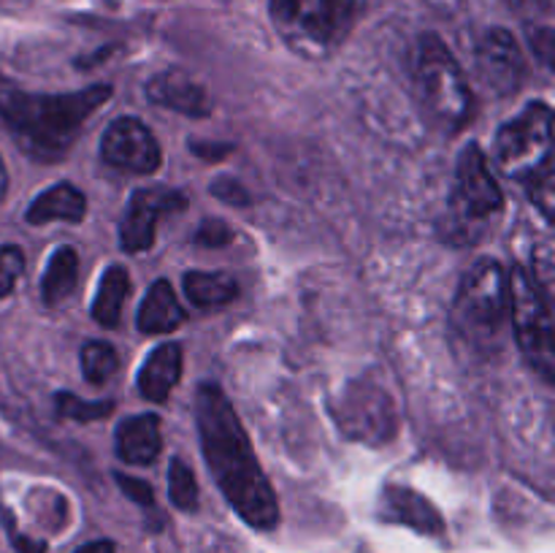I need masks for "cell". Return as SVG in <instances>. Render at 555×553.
<instances>
[{
	"label": "cell",
	"instance_id": "6da1fadb",
	"mask_svg": "<svg viewBox=\"0 0 555 553\" xmlns=\"http://www.w3.org/2000/svg\"><path fill=\"white\" fill-rule=\"evenodd\" d=\"M195 423H198L201 450L222 497L253 529H274L280 524L274 488L258 455L253 453L236 410L215 383H204L195 394Z\"/></svg>",
	"mask_w": 555,
	"mask_h": 553
},
{
	"label": "cell",
	"instance_id": "7a4b0ae2",
	"mask_svg": "<svg viewBox=\"0 0 555 553\" xmlns=\"http://www.w3.org/2000/svg\"><path fill=\"white\" fill-rule=\"evenodd\" d=\"M112 98L108 85L79 92H27L0 76V119L20 150L36 163H57L70 152L87 119Z\"/></svg>",
	"mask_w": 555,
	"mask_h": 553
},
{
	"label": "cell",
	"instance_id": "3957f363",
	"mask_svg": "<svg viewBox=\"0 0 555 553\" xmlns=\"http://www.w3.org/2000/svg\"><path fill=\"white\" fill-rule=\"evenodd\" d=\"M415 81L423 112L437 128H442L444 133H459L464 125L472 123L475 98L464 68L434 33H426L417 43Z\"/></svg>",
	"mask_w": 555,
	"mask_h": 553
},
{
	"label": "cell",
	"instance_id": "277c9868",
	"mask_svg": "<svg viewBox=\"0 0 555 553\" xmlns=\"http://www.w3.org/2000/svg\"><path fill=\"white\" fill-rule=\"evenodd\" d=\"M271 22L293 52L328 57L350 36L358 0H269Z\"/></svg>",
	"mask_w": 555,
	"mask_h": 553
},
{
	"label": "cell",
	"instance_id": "5b68a950",
	"mask_svg": "<svg viewBox=\"0 0 555 553\" xmlns=\"http://www.w3.org/2000/svg\"><path fill=\"white\" fill-rule=\"evenodd\" d=\"M502 206V188L493 179L486 155L480 146L469 144L461 152L459 168H455V190L444 211L442 239L455 247L475 244L480 239L482 222L491 215H499Z\"/></svg>",
	"mask_w": 555,
	"mask_h": 553
},
{
	"label": "cell",
	"instance_id": "8992f818",
	"mask_svg": "<svg viewBox=\"0 0 555 553\" xmlns=\"http://www.w3.org/2000/svg\"><path fill=\"white\" fill-rule=\"evenodd\" d=\"M509 271L499 260L482 258L472 266L455 293L453 320L472 342H488L509 320Z\"/></svg>",
	"mask_w": 555,
	"mask_h": 553
},
{
	"label": "cell",
	"instance_id": "52a82bcc",
	"mask_svg": "<svg viewBox=\"0 0 555 553\" xmlns=\"http://www.w3.org/2000/svg\"><path fill=\"white\" fill-rule=\"evenodd\" d=\"M509 276V320L520 352L545 383L555 380L553 314L545 287L537 285L526 266H515Z\"/></svg>",
	"mask_w": 555,
	"mask_h": 553
},
{
	"label": "cell",
	"instance_id": "ba28073f",
	"mask_svg": "<svg viewBox=\"0 0 555 553\" xmlns=\"http://www.w3.org/2000/svg\"><path fill=\"white\" fill-rule=\"evenodd\" d=\"M496 155L504 171L520 182L540 168L553 166L551 103L531 101L518 117L504 123L496 133Z\"/></svg>",
	"mask_w": 555,
	"mask_h": 553
},
{
	"label": "cell",
	"instance_id": "9c48e42d",
	"mask_svg": "<svg viewBox=\"0 0 555 553\" xmlns=\"http://www.w3.org/2000/svg\"><path fill=\"white\" fill-rule=\"evenodd\" d=\"M331 412L347 437L369 445L388 442L399 428V410L390 394L383 385L366 383V380L347 385Z\"/></svg>",
	"mask_w": 555,
	"mask_h": 553
},
{
	"label": "cell",
	"instance_id": "30bf717a",
	"mask_svg": "<svg viewBox=\"0 0 555 553\" xmlns=\"http://www.w3.org/2000/svg\"><path fill=\"white\" fill-rule=\"evenodd\" d=\"M188 206L179 190L171 188H139L125 206L119 222V247L125 253H144L155 242V228L163 215H173Z\"/></svg>",
	"mask_w": 555,
	"mask_h": 553
},
{
	"label": "cell",
	"instance_id": "8fae6325",
	"mask_svg": "<svg viewBox=\"0 0 555 553\" xmlns=\"http://www.w3.org/2000/svg\"><path fill=\"white\" fill-rule=\"evenodd\" d=\"M101 157L112 168L128 173H152L163 163L155 133L139 117H119L108 125L101 141Z\"/></svg>",
	"mask_w": 555,
	"mask_h": 553
},
{
	"label": "cell",
	"instance_id": "7c38bea8",
	"mask_svg": "<svg viewBox=\"0 0 555 553\" xmlns=\"http://www.w3.org/2000/svg\"><path fill=\"white\" fill-rule=\"evenodd\" d=\"M475 65L482 85L502 98L513 95L524 81V52H520L513 33L504 30V27H491V30L482 33L475 49Z\"/></svg>",
	"mask_w": 555,
	"mask_h": 553
},
{
	"label": "cell",
	"instance_id": "4fadbf2b",
	"mask_svg": "<svg viewBox=\"0 0 555 553\" xmlns=\"http://www.w3.org/2000/svg\"><path fill=\"white\" fill-rule=\"evenodd\" d=\"M146 98L155 106L171 108V112L188 114V117H206L209 114V98L206 90L190 74L179 68H166L146 81Z\"/></svg>",
	"mask_w": 555,
	"mask_h": 553
},
{
	"label": "cell",
	"instance_id": "5bb4252c",
	"mask_svg": "<svg viewBox=\"0 0 555 553\" xmlns=\"http://www.w3.org/2000/svg\"><path fill=\"white\" fill-rule=\"evenodd\" d=\"M383 515L396 524H404L410 529L423 531V535L442 537L444 518L431 499L417 493L415 488L406 486H385L383 491Z\"/></svg>",
	"mask_w": 555,
	"mask_h": 553
},
{
	"label": "cell",
	"instance_id": "9a60e30c",
	"mask_svg": "<svg viewBox=\"0 0 555 553\" xmlns=\"http://www.w3.org/2000/svg\"><path fill=\"white\" fill-rule=\"evenodd\" d=\"M117 455L130 466H146L160 455L163 450V434H160V417L155 412H144V415L125 417L117 426Z\"/></svg>",
	"mask_w": 555,
	"mask_h": 553
},
{
	"label": "cell",
	"instance_id": "2e32d148",
	"mask_svg": "<svg viewBox=\"0 0 555 553\" xmlns=\"http://www.w3.org/2000/svg\"><path fill=\"white\" fill-rule=\"evenodd\" d=\"M182 377V347L177 342H163L146 356L139 372V390L144 399L163 404L171 396L173 385Z\"/></svg>",
	"mask_w": 555,
	"mask_h": 553
},
{
	"label": "cell",
	"instance_id": "e0dca14e",
	"mask_svg": "<svg viewBox=\"0 0 555 553\" xmlns=\"http://www.w3.org/2000/svg\"><path fill=\"white\" fill-rule=\"evenodd\" d=\"M188 320V312L179 304L177 293H173L171 282L168 280H155L146 291L144 301L139 307V329L144 334H171L179 325Z\"/></svg>",
	"mask_w": 555,
	"mask_h": 553
},
{
	"label": "cell",
	"instance_id": "ac0fdd59",
	"mask_svg": "<svg viewBox=\"0 0 555 553\" xmlns=\"http://www.w3.org/2000/svg\"><path fill=\"white\" fill-rule=\"evenodd\" d=\"M87 198L76 184L57 182L49 190H43L30 206H27L25 217L30 226H43V222H79L85 220Z\"/></svg>",
	"mask_w": 555,
	"mask_h": 553
},
{
	"label": "cell",
	"instance_id": "d6986e66",
	"mask_svg": "<svg viewBox=\"0 0 555 553\" xmlns=\"http://www.w3.org/2000/svg\"><path fill=\"white\" fill-rule=\"evenodd\" d=\"M130 296V276L125 266H108L98 285L95 301H92V320L101 323L103 329H114L122 314L125 298Z\"/></svg>",
	"mask_w": 555,
	"mask_h": 553
},
{
	"label": "cell",
	"instance_id": "ffe728a7",
	"mask_svg": "<svg viewBox=\"0 0 555 553\" xmlns=\"http://www.w3.org/2000/svg\"><path fill=\"white\" fill-rule=\"evenodd\" d=\"M76 282H79V255L74 247L63 244L52 253L49 258L47 271H43L41 280V296L43 304L54 307V304L65 301V298L74 293Z\"/></svg>",
	"mask_w": 555,
	"mask_h": 553
},
{
	"label": "cell",
	"instance_id": "44dd1931",
	"mask_svg": "<svg viewBox=\"0 0 555 553\" xmlns=\"http://www.w3.org/2000/svg\"><path fill=\"white\" fill-rule=\"evenodd\" d=\"M184 293L195 307H225L238 296V282L225 271H188Z\"/></svg>",
	"mask_w": 555,
	"mask_h": 553
},
{
	"label": "cell",
	"instance_id": "7402d4cb",
	"mask_svg": "<svg viewBox=\"0 0 555 553\" xmlns=\"http://www.w3.org/2000/svg\"><path fill=\"white\" fill-rule=\"evenodd\" d=\"M119 369V356L108 342L90 339L81 347V374H85L87 383L103 385L117 374Z\"/></svg>",
	"mask_w": 555,
	"mask_h": 553
},
{
	"label": "cell",
	"instance_id": "603a6c76",
	"mask_svg": "<svg viewBox=\"0 0 555 553\" xmlns=\"http://www.w3.org/2000/svg\"><path fill=\"white\" fill-rule=\"evenodd\" d=\"M168 497L173 507L188 510V513L198 507V480L182 459H171V466H168Z\"/></svg>",
	"mask_w": 555,
	"mask_h": 553
},
{
	"label": "cell",
	"instance_id": "cb8c5ba5",
	"mask_svg": "<svg viewBox=\"0 0 555 553\" xmlns=\"http://www.w3.org/2000/svg\"><path fill=\"white\" fill-rule=\"evenodd\" d=\"M54 410H57L60 417H68V421L92 423L112 415L114 401H87L74 394H57L54 396Z\"/></svg>",
	"mask_w": 555,
	"mask_h": 553
},
{
	"label": "cell",
	"instance_id": "d4e9b609",
	"mask_svg": "<svg viewBox=\"0 0 555 553\" xmlns=\"http://www.w3.org/2000/svg\"><path fill=\"white\" fill-rule=\"evenodd\" d=\"M526 190H529V198L534 201V206H540L542 217L545 220H553L555 209V173L553 166L540 168L537 173H531L529 179H524Z\"/></svg>",
	"mask_w": 555,
	"mask_h": 553
},
{
	"label": "cell",
	"instance_id": "484cf974",
	"mask_svg": "<svg viewBox=\"0 0 555 553\" xmlns=\"http://www.w3.org/2000/svg\"><path fill=\"white\" fill-rule=\"evenodd\" d=\"M25 271V253L16 244L0 247V298L9 296Z\"/></svg>",
	"mask_w": 555,
	"mask_h": 553
},
{
	"label": "cell",
	"instance_id": "4316f807",
	"mask_svg": "<svg viewBox=\"0 0 555 553\" xmlns=\"http://www.w3.org/2000/svg\"><path fill=\"white\" fill-rule=\"evenodd\" d=\"M233 242V228L222 220H204L195 231V244L201 247H225V244Z\"/></svg>",
	"mask_w": 555,
	"mask_h": 553
},
{
	"label": "cell",
	"instance_id": "83f0119b",
	"mask_svg": "<svg viewBox=\"0 0 555 553\" xmlns=\"http://www.w3.org/2000/svg\"><path fill=\"white\" fill-rule=\"evenodd\" d=\"M209 190H211V195H215V198L222 201V204H231V206H247L249 204L247 188H244L238 179L220 177V179H215V182L209 184Z\"/></svg>",
	"mask_w": 555,
	"mask_h": 553
},
{
	"label": "cell",
	"instance_id": "f1b7e54d",
	"mask_svg": "<svg viewBox=\"0 0 555 553\" xmlns=\"http://www.w3.org/2000/svg\"><path fill=\"white\" fill-rule=\"evenodd\" d=\"M117 486L122 488L125 497L133 499V502L141 504V507H155V493H152L150 483L139 480V477L117 475Z\"/></svg>",
	"mask_w": 555,
	"mask_h": 553
},
{
	"label": "cell",
	"instance_id": "f546056e",
	"mask_svg": "<svg viewBox=\"0 0 555 553\" xmlns=\"http://www.w3.org/2000/svg\"><path fill=\"white\" fill-rule=\"evenodd\" d=\"M3 520H5V529H9V537H11V542H14L16 551H20V553H47V542L33 540V537L22 535V531L16 529L11 513H3Z\"/></svg>",
	"mask_w": 555,
	"mask_h": 553
},
{
	"label": "cell",
	"instance_id": "4dcf8cb0",
	"mask_svg": "<svg viewBox=\"0 0 555 553\" xmlns=\"http://www.w3.org/2000/svg\"><path fill=\"white\" fill-rule=\"evenodd\" d=\"M529 38H531V49L540 54L542 63L551 65L553 63V30L551 27H534V30H529Z\"/></svg>",
	"mask_w": 555,
	"mask_h": 553
},
{
	"label": "cell",
	"instance_id": "1f68e13d",
	"mask_svg": "<svg viewBox=\"0 0 555 553\" xmlns=\"http://www.w3.org/2000/svg\"><path fill=\"white\" fill-rule=\"evenodd\" d=\"M190 150H193L198 157H204V160L217 163V160H222V157H225V155H231L233 146L231 144H220V141H198V139H193V141H190Z\"/></svg>",
	"mask_w": 555,
	"mask_h": 553
},
{
	"label": "cell",
	"instance_id": "d6a6232c",
	"mask_svg": "<svg viewBox=\"0 0 555 553\" xmlns=\"http://www.w3.org/2000/svg\"><path fill=\"white\" fill-rule=\"evenodd\" d=\"M76 553H117V551H114V542L95 540V542H87V545H81Z\"/></svg>",
	"mask_w": 555,
	"mask_h": 553
},
{
	"label": "cell",
	"instance_id": "836d02e7",
	"mask_svg": "<svg viewBox=\"0 0 555 553\" xmlns=\"http://www.w3.org/2000/svg\"><path fill=\"white\" fill-rule=\"evenodd\" d=\"M5 190H9V173H5L3 160H0V201L5 198Z\"/></svg>",
	"mask_w": 555,
	"mask_h": 553
}]
</instances>
